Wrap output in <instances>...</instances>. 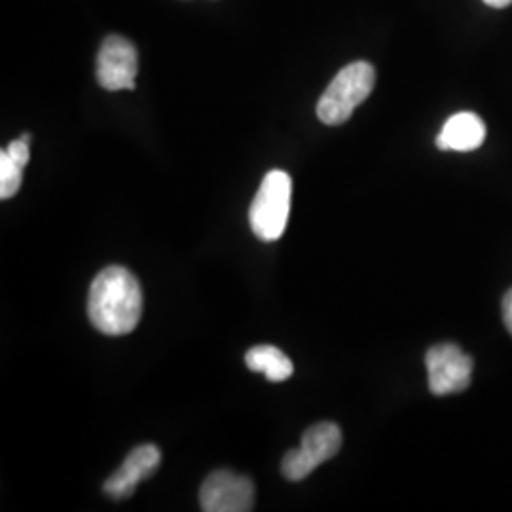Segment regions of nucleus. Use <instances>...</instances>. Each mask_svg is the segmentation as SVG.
Returning a JSON list of instances; mask_svg holds the SVG:
<instances>
[{"mask_svg": "<svg viewBox=\"0 0 512 512\" xmlns=\"http://www.w3.org/2000/svg\"><path fill=\"white\" fill-rule=\"evenodd\" d=\"M486 139V126L475 112H458L446 120L437 137L440 150L471 152L482 147Z\"/></svg>", "mask_w": 512, "mask_h": 512, "instance_id": "nucleus-9", "label": "nucleus"}, {"mask_svg": "<svg viewBox=\"0 0 512 512\" xmlns=\"http://www.w3.org/2000/svg\"><path fill=\"white\" fill-rule=\"evenodd\" d=\"M23 179V165H19L6 150L0 152V198L10 200L18 194Z\"/></svg>", "mask_w": 512, "mask_h": 512, "instance_id": "nucleus-11", "label": "nucleus"}, {"mask_svg": "<svg viewBox=\"0 0 512 512\" xmlns=\"http://www.w3.org/2000/svg\"><path fill=\"white\" fill-rule=\"evenodd\" d=\"M291 196L293 181L289 173L274 169L262 179L249 209V224L256 238L277 241L283 236L291 213Z\"/></svg>", "mask_w": 512, "mask_h": 512, "instance_id": "nucleus-3", "label": "nucleus"}, {"mask_svg": "<svg viewBox=\"0 0 512 512\" xmlns=\"http://www.w3.org/2000/svg\"><path fill=\"white\" fill-rule=\"evenodd\" d=\"M429 391L437 397L461 393L471 385L473 359L456 344H439L425 355Z\"/></svg>", "mask_w": 512, "mask_h": 512, "instance_id": "nucleus-5", "label": "nucleus"}, {"mask_svg": "<svg viewBox=\"0 0 512 512\" xmlns=\"http://www.w3.org/2000/svg\"><path fill=\"white\" fill-rule=\"evenodd\" d=\"M139 57L128 38L112 35L97 54V82L107 92L135 90Z\"/></svg>", "mask_w": 512, "mask_h": 512, "instance_id": "nucleus-7", "label": "nucleus"}, {"mask_svg": "<svg viewBox=\"0 0 512 512\" xmlns=\"http://www.w3.org/2000/svg\"><path fill=\"white\" fill-rule=\"evenodd\" d=\"M342 448V431L336 423L323 421L310 427L302 446L291 450L281 463V473L289 480H302L311 475L319 465L334 458Z\"/></svg>", "mask_w": 512, "mask_h": 512, "instance_id": "nucleus-4", "label": "nucleus"}, {"mask_svg": "<svg viewBox=\"0 0 512 512\" xmlns=\"http://www.w3.org/2000/svg\"><path fill=\"white\" fill-rule=\"evenodd\" d=\"M143 313V291L137 277L122 266H109L93 279L88 315L93 327L107 336L135 329Z\"/></svg>", "mask_w": 512, "mask_h": 512, "instance_id": "nucleus-1", "label": "nucleus"}, {"mask_svg": "<svg viewBox=\"0 0 512 512\" xmlns=\"http://www.w3.org/2000/svg\"><path fill=\"white\" fill-rule=\"evenodd\" d=\"M488 6H492V8H507V6H511L512 0H484Z\"/></svg>", "mask_w": 512, "mask_h": 512, "instance_id": "nucleus-13", "label": "nucleus"}, {"mask_svg": "<svg viewBox=\"0 0 512 512\" xmlns=\"http://www.w3.org/2000/svg\"><path fill=\"white\" fill-rule=\"evenodd\" d=\"M249 370L264 374L270 382L281 384L293 376L294 366L291 359L274 346H256L245 355Z\"/></svg>", "mask_w": 512, "mask_h": 512, "instance_id": "nucleus-10", "label": "nucleus"}, {"mask_svg": "<svg viewBox=\"0 0 512 512\" xmlns=\"http://www.w3.org/2000/svg\"><path fill=\"white\" fill-rule=\"evenodd\" d=\"M376 71L366 61H355L334 76L329 88L317 103V116L327 126L346 124L353 110L357 109L374 90Z\"/></svg>", "mask_w": 512, "mask_h": 512, "instance_id": "nucleus-2", "label": "nucleus"}, {"mask_svg": "<svg viewBox=\"0 0 512 512\" xmlns=\"http://www.w3.org/2000/svg\"><path fill=\"white\" fill-rule=\"evenodd\" d=\"M503 321H505L507 330L512 334V289L503 298Z\"/></svg>", "mask_w": 512, "mask_h": 512, "instance_id": "nucleus-12", "label": "nucleus"}, {"mask_svg": "<svg viewBox=\"0 0 512 512\" xmlns=\"http://www.w3.org/2000/svg\"><path fill=\"white\" fill-rule=\"evenodd\" d=\"M255 486L247 476L232 471H215L205 478L200 505L205 512L253 511Z\"/></svg>", "mask_w": 512, "mask_h": 512, "instance_id": "nucleus-6", "label": "nucleus"}, {"mask_svg": "<svg viewBox=\"0 0 512 512\" xmlns=\"http://www.w3.org/2000/svg\"><path fill=\"white\" fill-rule=\"evenodd\" d=\"M160 463L162 452L154 444L137 446L122 463V467L107 478V482L103 484L105 494L112 499H126L133 495L137 484H141L158 471Z\"/></svg>", "mask_w": 512, "mask_h": 512, "instance_id": "nucleus-8", "label": "nucleus"}]
</instances>
